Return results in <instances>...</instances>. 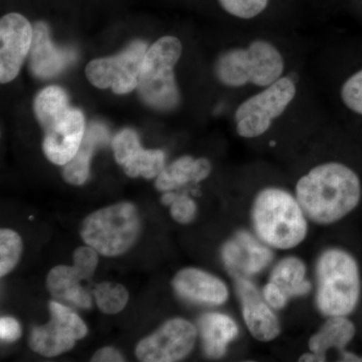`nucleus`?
Returning a JSON list of instances; mask_svg holds the SVG:
<instances>
[{
    "label": "nucleus",
    "mask_w": 362,
    "mask_h": 362,
    "mask_svg": "<svg viewBox=\"0 0 362 362\" xmlns=\"http://www.w3.org/2000/svg\"><path fill=\"white\" fill-rule=\"evenodd\" d=\"M294 194L309 221L329 226L358 206L361 182L356 171L341 162H323L298 180Z\"/></svg>",
    "instance_id": "1"
},
{
    "label": "nucleus",
    "mask_w": 362,
    "mask_h": 362,
    "mask_svg": "<svg viewBox=\"0 0 362 362\" xmlns=\"http://www.w3.org/2000/svg\"><path fill=\"white\" fill-rule=\"evenodd\" d=\"M255 235L271 249H295L308 235V218L296 195L285 188L268 187L259 190L251 207Z\"/></svg>",
    "instance_id": "2"
},
{
    "label": "nucleus",
    "mask_w": 362,
    "mask_h": 362,
    "mask_svg": "<svg viewBox=\"0 0 362 362\" xmlns=\"http://www.w3.org/2000/svg\"><path fill=\"white\" fill-rule=\"evenodd\" d=\"M317 310L323 316H349L361 299V272L356 258L340 247L324 250L315 264Z\"/></svg>",
    "instance_id": "3"
},
{
    "label": "nucleus",
    "mask_w": 362,
    "mask_h": 362,
    "mask_svg": "<svg viewBox=\"0 0 362 362\" xmlns=\"http://www.w3.org/2000/svg\"><path fill=\"white\" fill-rule=\"evenodd\" d=\"M182 54L177 37L166 35L147 49L143 59L138 92L145 104L159 111H171L180 103L175 68Z\"/></svg>",
    "instance_id": "4"
},
{
    "label": "nucleus",
    "mask_w": 362,
    "mask_h": 362,
    "mask_svg": "<svg viewBox=\"0 0 362 362\" xmlns=\"http://www.w3.org/2000/svg\"><path fill=\"white\" fill-rule=\"evenodd\" d=\"M139 233V214L130 202H120L94 211L85 218L81 228L86 244L105 257L120 256L127 252Z\"/></svg>",
    "instance_id": "5"
},
{
    "label": "nucleus",
    "mask_w": 362,
    "mask_h": 362,
    "mask_svg": "<svg viewBox=\"0 0 362 362\" xmlns=\"http://www.w3.org/2000/svg\"><path fill=\"white\" fill-rule=\"evenodd\" d=\"M297 95V83L289 76L247 97L235 112V131L245 139H255L268 132L287 111Z\"/></svg>",
    "instance_id": "6"
},
{
    "label": "nucleus",
    "mask_w": 362,
    "mask_h": 362,
    "mask_svg": "<svg viewBox=\"0 0 362 362\" xmlns=\"http://www.w3.org/2000/svg\"><path fill=\"white\" fill-rule=\"evenodd\" d=\"M147 49L144 42L135 40L116 56L90 62L86 77L99 89L111 88L115 94H128L137 89Z\"/></svg>",
    "instance_id": "7"
},
{
    "label": "nucleus",
    "mask_w": 362,
    "mask_h": 362,
    "mask_svg": "<svg viewBox=\"0 0 362 362\" xmlns=\"http://www.w3.org/2000/svg\"><path fill=\"white\" fill-rule=\"evenodd\" d=\"M51 320L45 325L33 328L30 337V349L45 357L61 356L75 346L77 340L87 335L84 321L65 305L49 303Z\"/></svg>",
    "instance_id": "8"
},
{
    "label": "nucleus",
    "mask_w": 362,
    "mask_h": 362,
    "mask_svg": "<svg viewBox=\"0 0 362 362\" xmlns=\"http://www.w3.org/2000/svg\"><path fill=\"white\" fill-rule=\"evenodd\" d=\"M98 252L92 247H80L74 252V265L52 268L47 278V287L56 299L68 301L80 308L89 309L92 298L82 285L94 275Z\"/></svg>",
    "instance_id": "9"
},
{
    "label": "nucleus",
    "mask_w": 362,
    "mask_h": 362,
    "mask_svg": "<svg viewBox=\"0 0 362 362\" xmlns=\"http://www.w3.org/2000/svg\"><path fill=\"white\" fill-rule=\"evenodd\" d=\"M197 338L194 324L182 318L170 319L138 343L136 356L144 362L180 361L194 349Z\"/></svg>",
    "instance_id": "10"
},
{
    "label": "nucleus",
    "mask_w": 362,
    "mask_h": 362,
    "mask_svg": "<svg viewBox=\"0 0 362 362\" xmlns=\"http://www.w3.org/2000/svg\"><path fill=\"white\" fill-rule=\"evenodd\" d=\"M33 26L20 13L6 14L0 21V81L11 82L20 74L30 54Z\"/></svg>",
    "instance_id": "11"
},
{
    "label": "nucleus",
    "mask_w": 362,
    "mask_h": 362,
    "mask_svg": "<svg viewBox=\"0 0 362 362\" xmlns=\"http://www.w3.org/2000/svg\"><path fill=\"white\" fill-rule=\"evenodd\" d=\"M243 319L255 339L271 342L281 334V323L276 310L267 303L259 288L249 277L235 278Z\"/></svg>",
    "instance_id": "12"
},
{
    "label": "nucleus",
    "mask_w": 362,
    "mask_h": 362,
    "mask_svg": "<svg viewBox=\"0 0 362 362\" xmlns=\"http://www.w3.org/2000/svg\"><path fill=\"white\" fill-rule=\"evenodd\" d=\"M256 235L240 230L221 249V259L233 278L258 275L273 261V252Z\"/></svg>",
    "instance_id": "13"
},
{
    "label": "nucleus",
    "mask_w": 362,
    "mask_h": 362,
    "mask_svg": "<svg viewBox=\"0 0 362 362\" xmlns=\"http://www.w3.org/2000/svg\"><path fill=\"white\" fill-rule=\"evenodd\" d=\"M85 117L78 109H69L45 128L42 150L57 165H65L80 149L86 133Z\"/></svg>",
    "instance_id": "14"
},
{
    "label": "nucleus",
    "mask_w": 362,
    "mask_h": 362,
    "mask_svg": "<svg viewBox=\"0 0 362 362\" xmlns=\"http://www.w3.org/2000/svg\"><path fill=\"white\" fill-rule=\"evenodd\" d=\"M173 286L183 299L211 306L225 304L230 294L223 280L197 268H185L178 272L173 279Z\"/></svg>",
    "instance_id": "15"
},
{
    "label": "nucleus",
    "mask_w": 362,
    "mask_h": 362,
    "mask_svg": "<svg viewBox=\"0 0 362 362\" xmlns=\"http://www.w3.org/2000/svg\"><path fill=\"white\" fill-rule=\"evenodd\" d=\"M76 58L70 49H58L52 44L49 28L44 21L33 25V37L30 52V66L33 75L40 78L58 76Z\"/></svg>",
    "instance_id": "16"
},
{
    "label": "nucleus",
    "mask_w": 362,
    "mask_h": 362,
    "mask_svg": "<svg viewBox=\"0 0 362 362\" xmlns=\"http://www.w3.org/2000/svg\"><path fill=\"white\" fill-rule=\"evenodd\" d=\"M246 47L250 85L262 89L285 76L284 57L270 40H254Z\"/></svg>",
    "instance_id": "17"
},
{
    "label": "nucleus",
    "mask_w": 362,
    "mask_h": 362,
    "mask_svg": "<svg viewBox=\"0 0 362 362\" xmlns=\"http://www.w3.org/2000/svg\"><path fill=\"white\" fill-rule=\"evenodd\" d=\"M199 328L204 351L211 358L225 356L228 345L239 335V327L232 317L218 312L204 314L199 318Z\"/></svg>",
    "instance_id": "18"
},
{
    "label": "nucleus",
    "mask_w": 362,
    "mask_h": 362,
    "mask_svg": "<svg viewBox=\"0 0 362 362\" xmlns=\"http://www.w3.org/2000/svg\"><path fill=\"white\" fill-rule=\"evenodd\" d=\"M356 334L354 323L347 316L327 317L318 331L308 341V349L314 354L325 357L330 350L342 354Z\"/></svg>",
    "instance_id": "19"
},
{
    "label": "nucleus",
    "mask_w": 362,
    "mask_h": 362,
    "mask_svg": "<svg viewBox=\"0 0 362 362\" xmlns=\"http://www.w3.org/2000/svg\"><path fill=\"white\" fill-rule=\"evenodd\" d=\"M108 133L103 126L94 124L86 131L84 139L76 156L64 165L63 176L73 185H84L90 175V162L98 145L106 142Z\"/></svg>",
    "instance_id": "20"
},
{
    "label": "nucleus",
    "mask_w": 362,
    "mask_h": 362,
    "mask_svg": "<svg viewBox=\"0 0 362 362\" xmlns=\"http://www.w3.org/2000/svg\"><path fill=\"white\" fill-rule=\"evenodd\" d=\"M269 280L282 288L290 299L309 294L312 285L307 280V267L303 259L295 256L281 259L271 270Z\"/></svg>",
    "instance_id": "21"
},
{
    "label": "nucleus",
    "mask_w": 362,
    "mask_h": 362,
    "mask_svg": "<svg viewBox=\"0 0 362 362\" xmlns=\"http://www.w3.org/2000/svg\"><path fill=\"white\" fill-rule=\"evenodd\" d=\"M214 74L226 87L238 89L249 86L246 47H233L223 52L216 59Z\"/></svg>",
    "instance_id": "22"
},
{
    "label": "nucleus",
    "mask_w": 362,
    "mask_h": 362,
    "mask_svg": "<svg viewBox=\"0 0 362 362\" xmlns=\"http://www.w3.org/2000/svg\"><path fill=\"white\" fill-rule=\"evenodd\" d=\"M33 108L37 120L45 129L52 121L66 113L71 106L65 90L58 86H49L35 97Z\"/></svg>",
    "instance_id": "23"
},
{
    "label": "nucleus",
    "mask_w": 362,
    "mask_h": 362,
    "mask_svg": "<svg viewBox=\"0 0 362 362\" xmlns=\"http://www.w3.org/2000/svg\"><path fill=\"white\" fill-rule=\"evenodd\" d=\"M188 182L197 183V159L182 156L161 171L157 176L156 187L159 192H171Z\"/></svg>",
    "instance_id": "24"
},
{
    "label": "nucleus",
    "mask_w": 362,
    "mask_h": 362,
    "mask_svg": "<svg viewBox=\"0 0 362 362\" xmlns=\"http://www.w3.org/2000/svg\"><path fill=\"white\" fill-rule=\"evenodd\" d=\"M124 171L130 177H142L146 180L157 177L165 168V154L162 150H146L140 147L123 165Z\"/></svg>",
    "instance_id": "25"
},
{
    "label": "nucleus",
    "mask_w": 362,
    "mask_h": 362,
    "mask_svg": "<svg viewBox=\"0 0 362 362\" xmlns=\"http://www.w3.org/2000/svg\"><path fill=\"white\" fill-rule=\"evenodd\" d=\"M98 308L105 314H117L125 308L129 300L127 289L117 283L104 282L94 289Z\"/></svg>",
    "instance_id": "26"
},
{
    "label": "nucleus",
    "mask_w": 362,
    "mask_h": 362,
    "mask_svg": "<svg viewBox=\"0 0 362 362\" xmlns=\"http://www.w3.org/2000/svg\"><path fill=\"white\" fill-rule=\"evenodd\" d=\"M23 242L18 233L8 228L0 230V276L7 275L20 262Z\"/></svg>",
    "instance_id": "27"
},
{
    "label": "nucleus",
    "mask_w": 362,
    "mask_h": 362,
    "mask_svg": "<svg viewBox=\"0 0 362 362\" xmlns=\"http://www.w3.org/2000/svg\"><path fill=\"white\" fill-rule=\"evenodd\" d=\"M223 11L240 20H252L266 11L270 0H218Z\"/></svg>",
    "instance_id": "28"
},
{
    "label": "nucleus",
    "mask_w": 362,
    "mask_h": 362,
    "mask_svg": "<svg viewBox=\"0 0 362 362\" xmlns=\"http://www.w3.org/2000/svg\"><path fill=\"white\" fill-rule=\"evenodd\" d=\"M140 147L141 144H140L139 136L134 130L120 131L112 141V149H113L115 160L122 166Z\"/></svg>",
    "instance_id": "29"
},
{
    "label": "nucleus",
    "mask_w": 362,
    "mask_h": 362,
    "mask_svg": "<svg viewBox=\"0 0 362 362\" xmlns=\"http://www.w3.org/2000/svg\"><path fill=\"white\" fill-rule=\"evenodd\" d=\"M340 97L350 111L362 115V70L356 71L343 83Z\"/></svg>",
    "instance_id": "30"
},
{
    "label": "nucleus",
    "mask_w": 362,
    "mask_h": 362,
    "mask_svg": "<svg viewBox=\"0 0 362 362\" xmlns=\"http://www.w3.org/2000/svg\"><path fill=\"white\" fill-rule=\"evenodd\" d=\"M197 213V206L194 199L187 195H176L170 206V214L173 220L181 225H187L194 220Z\"/></svg>",
    "instance_id": "31"
},
{
    "label": "nucleus",
    "mask_w": 362,
    "mask_h": 362,
    "mask_svg": "<svg viewBox=\"0 0 362 362\" xmlns=\"http://www.w3.org/2000/svg\"><path fill=\"white\" fill-rule=\"evenodd\" d=\"M261 292L267 303L270 305L274 310H283L289 303L290 297L286 294L284 290L270 280L266 283Z\"/></svg>",
    "instance_id": "32"
},
{
    "label": "nucleus",
    "mask_w": 362,
    "mask_h": 362,
    "mask_svg": "<svg viewBox=\"0 0 362 362\" xmlns=\"http://www.w3.org/2000/svg\"><path fill=\"white\" fill-rule=\"evenodd\" d=\"M21 337V324L11 317H1L0 319V337L6 342H16Z\"/></svg>",
    "instance_id": "33"
},
{
    "label": "nucleus",
    "mask_w": 362,
    "mask_h": 362,
    "mask_svg": "<svg viewBox=\"0 0 362 362\" xmlns=\"http://www.w3.org/2000/svg\"><path fill=\"white\" fill-rule=\"evenodd\" d=\"M92 361L96 362H120L124 361V357L118 350L112 347H104L98 350L92 357Z\"/></svg>",
    "instance_id": "34"
},
{
    "label": "nucleus",
    "mask_w": 362,
    "mask_h": 362,
    "mask_svg": "<svg viewBox=\"0 0 362 362\" xmlns=\"http://www.w3.org/2000/svg\"><path fill=\"white\" fill-rule=\"evenodd\" d=\"M300 361H308V362H321V361H325L326 358L325 357L319 356V354H314V352L310 351L309 350L308 352H306V354H302L301 356H300Z\"/></svg>",
    "instance_id": "35"
},
{
    "label": "nucleus",
    "mask_w": 362,
    "mask_h": 362,
    "mask_svg": "<svg viewBox=\"0 0 362 362\" xmlns=\"http://www.w3.org/2000/svg\"><path fill=\"white\" fill-rule=\"evenodd\" d=\"M176 195L177 194H175V192H166L165 194L162 195V204H163L164 206H171V204H173V201L175 199Z\"/></svg>",
    "instance_id": "36"
},
{
    "label": "nucleus",
    "mask_w": 362,
    "mask_h": 362,
    "mask_svg": "<svg viewBox=\"0 0 362 362\" xmlns=\"http://www.w3.org/2000/svg\"><path fill=\"white\" fill-rule=\"evenodd\" d=\"M341 358L343 361H362V357L357 356L351 352L346 351V350L342 352Z\"/></svg>",
    "instance_id": "37"
}]
</instances>
